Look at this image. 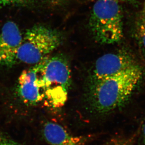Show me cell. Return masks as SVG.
<instances>
[{"instance_id": "1", "label": "cell", "mask_w": 145, "mask_h": 145, "mask_svg": "<svg viewBox=\"0 0 145 145\" xmlns=\"http://www.w3.org/2000/svg\"><path fill=\"white\" fill-rule=\"evenodd\" d=\"M142 69L136 64L125 71L88 85L86 99L90 109L106 114L124 106L142 77Z\"/></svg>"}, {"instance_id": "2", "label": "cell", "mask_w": 145, "mask_h": 145, "mask_svg": "<svg viewBox=\"0 0 145 145\" xmlns=\"http://www.w3.org/2000/svg\"><path fill=\"white\" fill-rule=\"evenodd\" d=\"M89 26L97 43H119L123 37V14L119 3L113 0H97L92 9Z\"/></svg>"}, {"instance_id": "3", "label": "cell", "mask_w": 145, "mask_h": 145, "mask_svg": "<svg viewBox=\"0 0 145 145\" xmlns=\"http://www.w3.org/2000/svg\"><path fill=\"white\" fill-rule=\"evenodd\" d=\"M63 42V36L55 29L44 25L29 28L23 37L16 55V63L35 65L56 49Z\"/></svg>"}, {"instance_id": "4", "label": "cell", "mask_w": 145, "mask_h": 145, "mask_svg": "<svg viewBox=\"0 0 145 145\" xmlns=\"http://www.w3.org/2000/svg\"><path fill=\"white\" fill-rule=\"evenodd\" d=\"M45 105L53 108L63 107L71 85V71L63 55L48 57L43 70Z\"/></svg>"}, {"instance_id": "5", "label": "cell", "mask_w": 145, "mask_h": 145, "mask_svg": "<svg viewBox=\"0 0 145 145\" xmlns=\"http://www.w3.org/2000/svg\"><path fill=\"white\" fill-rule=\"evenodd\" d=\"M48 57L24 70L18 79L16 88L18 95L27 105H36L44 101L43 70Z\"/></svg>"}, {"instance_id": "6", "label": "cell", "mask_w": 145, "mask_h": 145, "mask_svg": "<svg viewBox=\"0 0 145 145\" xmlns=\"http://www.w3.org/2000/svg\"><path fill=\"white\" fill-rule=\"evenodd\" d=\"M136 64L133 56L125 50L103 55L96 60L92 69L88 85L125 71Z\"/></svg>"}, {"instance_id": "7", "label": "cell", "mask_w": 145, "mask_h": 145, "mask_svg": "<svg viewBox=\"0 0 145 145\" xmlns=\"http://www.w3.org/2000/svg\"><path fill=\"white\" fill-rule=\"evenodd\" d=\"M23 36L15 22L8 21L0 32V67L17 64L16 55Z\"/></svg>"}, {"instance_id": "8", "label": "cell", "mask_w": 145, "mask_h": 145, "mask_svg": "<svg viewBox=\"0 0 145 145\" xmlns=\"http://www.w3.org/2000/svg\"><path fill=\"white\" fill-rule=\"evenodd\" d=\"M41 133L44 140L50 145H83L80 137L70 134L61 125L48 121L43 125Z\"/></svg>"}, {"instance_id": "9", "label": "cell", "mask_w": 145, "mask_h": 145, "mask_svg": "<svg viewBox=\"0 0 145 145\" xmlns=\"http://www.w3.org/2000/svg\"><path fill=\"white\" fill-rule=\"evenodd\" d=\"M59 0H0V9L7 7H40L53 5Z\"/></svg>"}, {"instance_id": "10", "label": "cell", "mask_w": 145, "mask_h": 145, "mask_svg": "<svg viewBox=\"0 0 145 145\" xmlns=\"http://www.w3.org/2000/svg\"><path fill=\"white\" fill-rule=\"evenodd\" d=\"M136 37L138 46L145 55V13L137 22Z\"/></svg>"}, {"instance_id": "11", "label": "cell", "mask_w": 145, "mask_h": 145, "mask_svg": "<svg viewBox=\"0 0 145 145\" xmlns=\"http://www.w3.org/2000/svg\"><path fill=\"white\" fill-rule=\"evenodd\" d=\"M0 145H23L0 129Z\"/></svg>"}, {"instance_id": "12", "label": "cell", "mask_w": 145, "mask_h": 145, "mask_svg": "<svg viewBox=\"0 0 145 145\" xmlns=\"http://www.w3.org/2000/svg\"><path fill=\"white\" fill-rule=\"evenodd\" d=\"M142 140L143 145H145V118L143 121L142 127Z\"/></svg>"}, {"instance_id": "13", "label": "cell", "mask_w": 145, "mask_h": 145, "mask_svg": "<svg viewBox=\"0 0 145 145\" xmlns=\"http://www.w3.org/2000/svg\"><path fill=\"white\" fill-rule=\"evenodd\" d=\"M113 1H118V2H132V1H134L135 0H113Z\"/></svg>"}, {"instance_id": "14", "label": "cell", "mask_w": 145, "mask_h": 145, "mask_svg": "<svg viewBox=\"0 0 145 145\" xmlns=\"http://www.w3.org/2000/svg\"><path fill=\"white\" fill-rule=\"evenodd\" d=\"M144 11H145V3H144Z\"/></svg>"}]
</instances>
